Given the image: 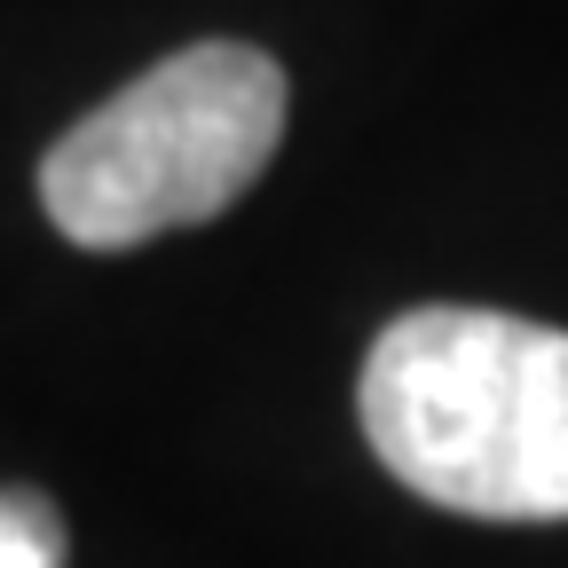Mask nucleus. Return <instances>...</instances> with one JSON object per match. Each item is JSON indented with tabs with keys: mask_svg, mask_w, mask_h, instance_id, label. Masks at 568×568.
Listing matches in <instances>:
<instances>
[{
	"mask_svg": "<svg viewBox=\"0 0 568 568\" xmlns=\"http://www.w3.org/2000/svg\"><path fill=\"white\" fill-rule=\"evenodd\" d=\"M355 410L426 506L568 521V332L506 308H410L372 339Z\"/></svg>",
	"mask_w": 568,
	"mask_h": 568,
	"instance_id": "nucleus-1",
	"label": "nucleus"
},
{
	"mask_svg": "<svg viewBox=\"0 0 568 568\" xmlns=\"http://www.w3.org/2000/svg\"><path fill=\"white\" fill-rule=\"evenodd\" d=\"M284 142V71L245 40H197L151 63L134 88L95 103L40 159L48 222L88 245L126 253L166 230L230 213Z\"/></svg>",
	"mask_w": 568,
	"mask_h": 568,
	"instance_id": "nucleus-2",
	"label": "nucleus"
},
{
	"mask_svg": "<svg viewBox=\"0 0 568 568\" xmlns=\"http://www.w3.org/2000/svg\"><path fill=\"white\" fill-rule=\"evenodd\" d=\"M0 568H63V521L40 489H0Z\"/></svg>",
	"mask_w": 568,
	"mask_h": 568,
	"instance_id": "nucleus-3",
	"label": "nucleus"
}]
</instances>
